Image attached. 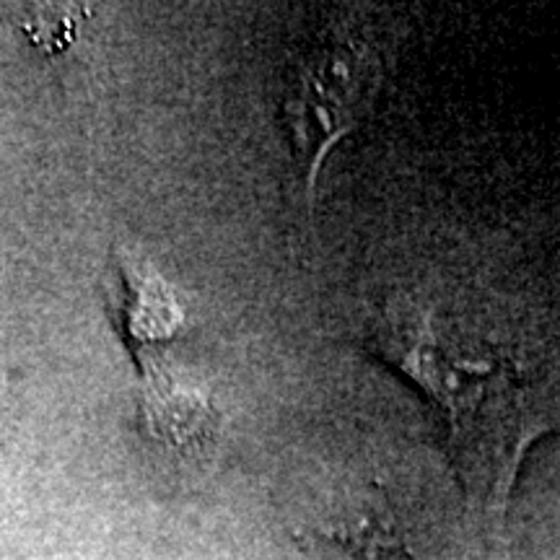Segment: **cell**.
<instances>
[{
    "label": "cell",
    "mask_w": 560,
    "mask_h": 560,
    "mask_svg": "<svg viewBox=\"0 0 560 560\" xmlns=\"http://www.w3.org/2000/svg\"><path fill=\"white\" fill-rule=\"evenodd\" d=\"M366 342L444 412L470 506L501 527L529 446L560 429V389L535 340L493 310L395 293Z\"/></svg>",
    "instance_id": "obj_1"
},
{
    "label": "cell",
    "mask_w": 560,
    "mask_h": 560,
    "mask_svg": "<svg viewBox=\"0 0 560 560\" xmlns=\"http://www.w3.org/2000/svg\"><path fill=\"white\" fill-rule=\"evenodd\" d=\"M382 79L380 47L348 21L330 24L293 52L280 109L306 200L332 145L369 115Z\"/></svg>",
    "instance_id": "obj_2"
},
{
    "label": "cell",
    "mask_w": 560,
    "mask_h": 560,
    "mask_svg": "<svg viewBox=\"0 0 560 560\" xmlns=\"http://www.w3.org/2000/svg\"><path fill=\"white\" fill-rule=\"evenodd\" d=\"M317 560H412L400 527L382 503L350 506L301 540Z\"/></svg>",
    "instance_id": "obj_3"
},
{
    "label": "cell",
    "mask_w": 560,
    "mask_h": 560,
    "mask_svg": "<svg viewBox=\"0 0 560 560\" xmlns=\"http://www.w3.org/2000/svg\"><path fill=\"white\" fill-rule=\"evenodd\" d=\"M115 268L120 270V314L125 332L138 350L172 340L179 332L182 306L170 285L161 280L149 262L128 249H117Z\"/></svg>",
    "instance_id": "obj_4"
}]
</instances>
